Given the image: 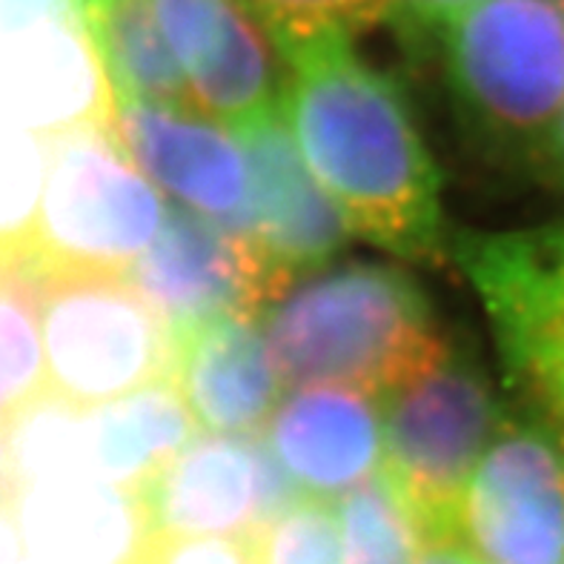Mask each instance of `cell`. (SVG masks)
I'll return each mask as SVG.
<instances>
[{"instance_id": "obj_27", "label": "cell", "mask_w": 564, "mask_h": 564, "mask_svg": "<svg viewBox=\"0 0 564 564\" xmlns=\"http://www.w3.org/2000/svg\"><path fill=\"white\" fill-rule=\"evenodd\" d=\"M23 556L26 553H23L18 510H14V505L0 501V564H21Z\"/></svg>"}, {"instance_id": "obj_14", "label": "cell", "mask_w": 564, "mask_h": 564, "mask_svg": "<svg viewBox=\"0 0 564 564\" xmlns=\"http://www.w3.org/2000/svg\"><path fill=\"white\" fill-rule=\"evenodd\" d=\"M232 129L250 161L258 247L293 281L329 264L356 232L301 155L281 104Z\"/></svg>"}, {"instance_id": "obj_1", "label": "cell", "mask_w": 564, "mask_h": 564, "mask_svg": "<svg viewBox=\"0 0 564 564\" xmlns=\"http://www.w3.org/2000/svg\"><path fill=\"white\" fill-rule=\"evenodd\" d=\"M286 64L281 112L318 184L352 232L419 264H444L438 170L387 72L361 61L352 35L279 50Z\"/></svg>"}, {"instance_id": "obj_2", "label": "cell", "mask_w": 564, "mask_h": 564, "mask_svg": "<svg viewBox=\"0 0 564 564\" xmlns=\"http://www.w3.org/2000/svg\"><path fill=\"white\" fill-rule=\"evenodd\" d=\"M261 324L284 384H338L376 401L453 347L424 286L376 261L304 272L261 310Z\"/></svg>"}, {"instance_id": "obj_30", "label": "cell", "mask_w": 564, "mask_h": 564, "mask_svg": "<svg viewBox=\"0 0 564 564\" xmlns=\"http://www.w3.org/2000/svg\"><path fill=\"white\" fill-rule=\"evenodd\" d=\"M556 170H558V175H562V170H564V127H562V132H558V143H556Z\"/></svg>"}, {"instance_id": "obj_23", "label": "cell", "mask_w": 564, "mask_h": 564, "mask_svg": "<svg viewBox=\"0 0 564 564\" xmlns=\"http://www.w3.org/2000/svg\"><path fill=\"white\" fill-rule=\"evenodd\" d=\"M46 178V138L0 123V247H26Z\"/></svg>"}, {"instance_id": "obj_17", "label": "cell", "mask_w": 564, "mask_h": 564, "mask_svg": "<svg viewBox=\"0 0 564 564\" xmlns=\"http://www.w3.org/2000/svg\"><path fill=\"white\" fill-rule=\"evenodd\" d=\"M14 510L37 564H132L150 536L138 496L95 476L21 487Z\"/></svg>"}, {"instance_id": "obj_25", "label": "cell", "mask_w": 564, "mask_h": 564, "mask_svg": "<svg viewBox=\"0 0 564 564\" xmlns=\"http://www.w3.org/2000/svg\"><path fill=\"white\" fill-rule=\"evenodd\" d=\"M132 564H256L250 539L147 536Z\"/></svg>"}, {"instance_id": "obj_22", "label": "cell", "mask_w": 564, "mask_h": 564, "mask_svg": "<svg viewBox=\"0 0 564 564\" xmlns=\"http://www.w3.org/2000/svg\"><path fill=\"white\" fill-rule=\"evenodd\" d=\"M256 564H344L338 513L324 499H301L250 536Z\"/></svg>"}, {"instance_id": "obj_20", "label": "cell", "mask_w": 564, "mask_h": 564, "mask_svg": "<svg viewBox=\"0 0 564 564\" xmlns=\"http://www.w3.org/2000/svg\"><path fill=\"white\" fill-rule=\"evenodd\" d=\"M50 390L35 275L23 247H0V422Z\"/></svg>"}, {"instance_id": "obj_21", "label": "cell", "mask_w": 564, "mask_h": 564, "mask_svg": "<svg viewBox=\"0 0 564 564\" xmlns=\"http://www.w3.org/2000/svg\"><path fill=\"white\" fill-rule=\"evenodd\" d=\"M344 564H413L424 533L408 505L379 470L338 505Z\"/></svg>"}, {"instance_id": "obj_3", "label": "cell", "mask_w": 564, "mask_h": 564, "mask_svg": "<svg viewBox=\"0 0 564 564\" xmlns=\"http://www.w3.org/2000/svg\"><path fill=\"white\" fill-rule=\"evenodd\" d=\"M458 118L485 150L556 166L564 127V9L558 0H476L444 32Z\"/></svg>"}, {"instance_id": "obj_24", "label": "cell", "mask_w": 564, "mask_h": 564, "mask_svg": "<svg viewBox=\"0 0 564 564\" xmlns=\"http://www.w3.org/2000/svg\"><path fill=\"white\" fill-rule=\"evenodd\" d=\"M279 50L324 35H352L387 21V0H243Z\"/></svg>"}, {"instance_id": "obj_13", "label": "cell", "mask_w": 564, "mask_h": 564, "mask_svg": "<svg viewBox=\"0 0 564 564\" xmlns=\"http://www.w3.org/2000/svg\"><path fill=\"white\" fill-rule=\"evenodd\" d=\"M166 381L200 430L224 436H258L284 387L261 313H229L170 329Z\"/></svg>"}, {"instance_id": "obj_29", "label": "cell", "mask_w": 564, "mask_h": 564, "mask_svg": "<svg viewBox=\"0 0 564 564\" xmlns=\"http://www.w3.org/2000/svg\"><path fill=\"white\" fill-rule=\"evenodd\" d=\"M18 494H21V485H18V473H14L9 430L7 424L0 422V501L3 505H18Z\"/></svg>"}, {"instance_id": "obj_11", "label": "cell", "mask_w": 564, "mask_h": 564, "mask_svg": "<svg viewBox=\"0 0 564 564\" xmlns=\"http://www.w3.org/2000/svg\"><path fill=\"white\" fill-rule=\"evenodd\" d=\"M152 7L198 112L238 127L279 107L286 64L243 0H152Z\"/></svg>"}, {"instance_id": "obj_19", "label": "cell", "mask_w": 564, "mask_h": 564, "mask_svg": "<svg viewBox=\"0 0 564 564\" xmlns=\"http://www.w3.org/2000/svg\"><path fill=\"white\" fill-rule=\"evenodd\" d=\"M84 18L115 100L193 107L152 0H84Z\"/></svg>"}, {"instance_id": "obj_9", "label": "cell", "mask_w": 564, "mask_h": 564, "mask_svg": "<svg viewBox=\"0 0 564 564\" xmlns=\"http://www.w3.org/2000/svg\"><path fill=\"white\" fill-rule=\"evenodd\" d=\"M127 279L170 329L229 313H261L293 284L252 236L175 207L166 209L164 227Z\"/></svg>"}, {"instance_id": "obj_18", "label": "cell", "mask_w": 564, "mask_h": 564, "mask_svg": "<svg viewBox=\"0 0 564 564\" xmlns=\"http://www.w3.org/2000/svg\"><path fill=\"white\" fill-rule=\"evenodd\" d=\"M195 419L166 379L89 410L93 476L138 494L195 438Z\"/></svg>"}, {"instance_id": "obj_32", "label": "cell", "mask_w": 564, "mask_h": 564, "mask_svg": "<svg viewBox=\"0 0 564 564\" xmlns=\"http://www.w3.org/2000/svg\"><path fill=\"white\" fill-rule=\"evenodd\" d=\"M562 175H564V170H562Z\"/></svg>"}, {"instance_id": "obj_12", "label": "cell", "mask_w": 564, "mask_h": 564, "mask_svg": "<svg viewBox=\"0 0 564 564\" xmlns=\"http://www.w3.org/2000/svg\"><path fill=\"white\" fill-rule=\"evenodd\" d=\"M112 100L84 14L0 29V123L50 138L104 123Z\"/></svg>"}, {"instance_id": "obj_15", "label": "cell", "mask_w": 564, "mask_h": 564, "mask_svg": "<svg viewBox=\"0 0 564 564\" xmlns=\"http://www.w3.org/2000/svg\"><path fill=\"white\" fill-rule=\"evenodd\" d=\"M264 442L310 499H341L384 462L379 401L338 384L286 393L272 410Z\"/></svg>"}, {"instance_id": "obj_16", "label": "cell", "mask_w": 564, "mask_h": 564, "mask_svg": "<svg viewBox=\"0 0 564 564\" xmlns=\"http://www.w3.org/2000/svg\"><path fill=\"white\" fill-rule=\"evenodd\" d=\"M135 496L150 536L250 539L261 524V436H195Z\"/></svg>"}, {"instance_id": "obj_31", "label": "cell", "mask_w": 564, "mask_h": 564, "mask_svg": "<svg viewBox=\"0 0 564 564\" xmlns=\"http://www.w3.org/2000/svg\"><path fill=\"white\" fill-rule=\"evenodd\" d=\"M558 3H562V9H564V0H558Z\"/></svg>"}, {"instance_id": "obj_8", "label": "cell", "mask_w": 564, "mask_h": 564, "mask_svg": "<svg viewBox=\"0 0 564 564\" xmlns=\"http://www.w3.org/2000/svg\"><path fill=\"white\" fill-rule=\"evenodd\" d=\"M456 539L479 564H564V447L528 415H505L473 473Z\"/></svg>"}, {"instance_id": "obj_6", "label": "cell", "mask_w": 564, "mask_h": 564, "mask_svg": "<svg viewBox=\"0 0 564 564\" xmlns=\"http://www.w3.org/2000/svg\"><path fill=\"white\" fill-rule=\"evenodd\" d=\"M524 415L564 447V224L453 238Z\"/></svg>"}, {"instance_id": "obj_10", "label": "cell", "mask_w": 564, "mask_h": 564, "mask_svg": "<svg viewBox=\"0 0 564 564\" xmlns=\"http://www.w3.org/2000/svg\"><path fill=\"white\" fill-rule=\"evenodd\" d=\"M104 127L166 198L232 232H256L247 152L209 115L178 104L112 100Z\"/></svg>"}, {"instance_id": "obj_7", "label": "cell", "mask_w": 564, "mask_h": 564, "mask_svg": "<svg viewBox=\"0 0 564 564\" xmlns=\"http://www.w3.org/2000/svg\"><path fill=\"white\" fill-rule=\"evenodd\" d=\"M29 272L37 286L50 393L93 410L166 379L170 327L127 275Z\"/></svg>"}, {"instance_id": "obj_28", "label": "cell", "mask_w": 564, "mask_h": 564, "mask_svg": "<svg viewBox=\"0 0 564 564\" xmlns=\"http://www.w3.org/2000/svg\"><path fill=\"white\" fill-rule=\"evenodd\" d=\"M413 564H479L470 556L465 544L458 539H433L424 542L422 553L415 556Z\"/></svg>"}, {"instance_id": "obj_5", "label": "cell", "mask_w": 564, "mask_h": 564, "mask_svg": "<svg viewBox=\"0 0 564 564\" xmlns=\"http://www.w3.org/2000/svg\"><path fill=\"white\" fill-rule=\"evenodd\" d=\"M379 408L381 470L422 528L424 542L456 539L467 485L505 419L487 372L453 344L438 365L381 399Z\"/></svg>"}, {"instance_id": "obj_4", "label": "cell", "mask_w": 564, "mask_h": 564, "mask_svg": "<svg viewBox=\"0 0 564 564\" xmlns=\"http://www.w3.org/2000/svg\"><path fill=\"white\" fill-rule=\"evenodd\" d=\"M164 195L115 143L104 123L46 138V178L29 270L127 275L164 227Z\"/></svg>"}, {"instance_id": "obj_26", "label": "cell", "mask_w": 564, "mask_h": 564, "mask_svg": "<svg viewBox=\"0 0 564 564\" xmlns=\"http://www.w3.org/2000/svg\"><path fill=\"white\" fill-rule=\"evenodd\" d=\"M387 3H390L387 21L399 26L401 37L424 41L430 35H444L476 0H387Z\"/></svg>"}]
</instances>
